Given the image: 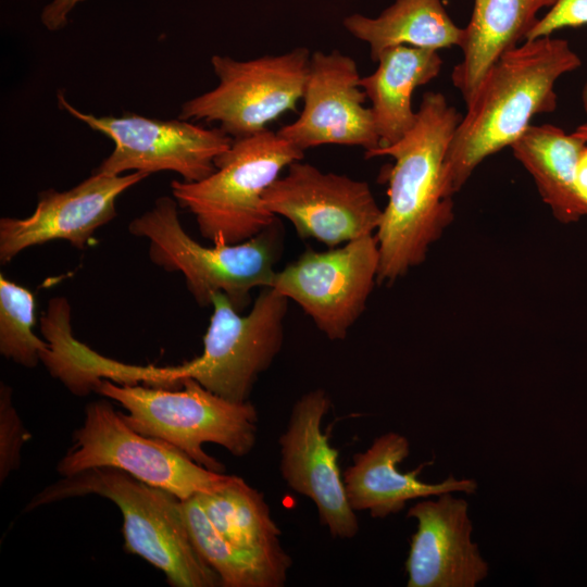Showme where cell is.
Masks as SVG:
<instances>
[{
	"label": "cell",
	"mask_w": 587,
	"mask_h": 587,
	"mask_svg": "<svg viewBox=\"0 0 587 587\" xmlns=\"http://www.w3.org/2000/svg\"><path fill=\"white\" fill-rule=\"evenodd\" d=\"M575 135L587 142V122L578 125L574 130Z\"/></svg>",
	"instance_id": "cell-29"
},
{
	"label": "cell",
	"mask_w": 587,
	"mask_h": 587,
	"mask_svg": "<svg viewBox=\"0 0 587 587\" xmlns=\"http://www.w3.org/2000/svg\"><path fill=\"white\" fill-rule=\"evenodd\" d=\"M587 145L575 133L552 124L530 125L510 147L514 158L533 177L542 201L563 224L587 216V203L579 195L575 172Z\"/></svg>",
	"instance_id": "cell-20"
},
{
	"label": "cell",
	"mask_w": 587,
	"mask_h": 587,
	"mask_svg": "<svg viewBox=\"0 0 587 587\" xmlns=\"http://www.w3.org/2000/svg\"><path fill=\"white\" fill-rule=\"evenodd\" d=\"M462 117L444 93L427 91L413 127L390 146L365 158L390 157L388 201L375 232L379 268L377 283L391 284L422 264L432 246L453 220L446 186L445 162Z\"/></svg>",
	"instance_id": "cell-1"
},
{
	"label": "cell",
	"mask_w": 587,
	"mask_h": 587,
	"mask_svg": "<svg viewBox=\"0 0 587 587\" xmlns=\"http://www.w3.org/2000/svg\"><path fill=\"white\" fill-rule=\"evenodd\" d=\"M379 268L375 234L326 251L307 249L272 288L295 301L330 340H344L365 310Z\"/></svg>",
	"instance_id": "cell-11"
},
{
	"label": "cell",
	"mask_w": 587,
	"mask_h": 587,
	"mask_svg": "<svg viewBox=\"0 0 587 587\" xmlns=\"http://www.w3.org/2000/svg\"><path fill=\"white\" fill-rule=\"evenodd\" d=\"M85 0H52L41 11L40 21L50 32L63 28L73 9Z\"/></svg>",
	"instance_id": "cell-27"
},
{
	"label": "cell",
	"mask_w": 587,
	"mask_h": 587,
	"mask_svg": "<svg viewBox=\"0 0 587 587\" xmlns=\"http://www.w3.org/2000/svg\"><path fill=\"white\" fill-rule=\"evenodd\" d=\"M190 539L223 587H280L291 565L239 550L213 527L196 495L180 500Z\"/></svg>",
	"instance_id": "cell-23"
},
{
	"label": "cell",
	"mask_w": 587,
	"mask_h": 587,
	"mask_svg": "<svg viewBox=\"0 0 587 587\" xmlns=\"http://www.w3.org/2000/svg\"><path fill=\"white\" fill-rule=\"evenodd\" d=\"M288 302L275 289L265 287L249 313L241 315L225 295H214L203 351L191 361L167 367L171 386L192 378L229 401H249L258 377L283 347Z\"/></svg>",
	"instance_id": "cell-7"
},
{
	"label": "cell",
	"mask_w": 587,
	"mask_h": 587,
	"mask_svg": "<svg viewBox=\"0 0 587 587\" xmlns=\"http://www.w3.org/2000/svg\"><path fill=\"white\" fill-rule=\"evenodd\" d=\"M344 26L369 45L374 62L383 51L397 46L438 51L461 48L465 34L441 0H396L376 17L353 13L344 20Z\"/></svg>",
	"instance_id": "cell-21"
},
{
	"label": "cell",
	"mask_w": 587,
	"mask_h": 587,
	"mask_svg": "<svg viewBox=\"0 0 587 587\" xmlns=\"http://www.w3.org/2000/svg\"><path fill=\"white\" fill-rule=\"evenodd\" d=\"M99 466L122 470L180 500L211 491L226 477L173 445L132 428L108 398L86 405L83 424L74 430L57 472L64 477Z\"/></svg>",
	"instance_id": "cell-8"
},
{
	"label": "cell",
	"mask_w": 587,
	"mask_h": 587,
	"mask_svg": "<svg viewBox=\"0 0 587 587\" xmlns=\"http://www.w3.org/2000/svg\"><path fill=\"white\" fill-rule=\"evenodd\" d=\"M30 439L12 400V389L0 385V480L3 482L21 465L24 445Z\"/></svg>",
	"instance_id": "cell-25"
},
{
	"label": "cell",
	"mask_w": 587,
	"mask_h": 587,
	"mask_svg": "<svg viewBox=\"0 0 587 587\" xmlns=\"http://www.w3.org/2000/svg\"><path fill=\"white\" fill-rule=\"evenodd\" d=\"M575 183L579 195L587 203V145L582 150L577 161Z\"/></svg>",
	"instance_id": "cell-28"
},
{
	"label": "cell",
	"mask_w": 587,
	"mask_h": 587,
	"mask_svg": "<svg viewBox=\"0 0 587 587\" xmlns=\"http://www.w3.org/2000/svg\"><path fill=\"white\" fill-rule=\"evenodd\" d=\"M330 408L326 390L316 388L294 404L280 435L279 470L288 487L311 499L322 525L335 538L351 539L359 532L338 465V450L329 435L322 433V421Z\"/></svg>",
	"instance_id": "cell-13"
},
{
	"label": "cell",
	"mask_w": 587,
	"mask_h": 587,
	"mask_svg": "<svg viewBox=\"0 0 587 587\" xmlns=\"http://www.w3.org/2000/svg\"><path fill=\"white\" fill-rule=\"evenodd\" d=\"M148 176L143 172L121 175L92 172L68 190L40 191L30 215L0 220L1 264L29 247L57 239L84 250L95 232L116 216L117 198Z\"/></svg>",
	"instance_id": "cell-15"
},
{
	"label": "cell",
	"mask_w": 587,
	"mask_h": 587,
	"mask_svg": "<svg viewBox=\"0 0 587 587\" xmlns=\"http://www.w3.org/2000/svg\"><path fill=\"white\" fill-rule=\"evenodd\" d=\"M310 57L303 47L248 61L212 55L217 86L184 102L178 118L215 122L233 138L267 129L302 99Z\"/></svg>",
	"instance_id": "cell-9"
},
{
	"label": "cell",
	"mask_w": 587,
	"mask_h": 587,
	"mask_svg": "<svg viewBox=\"0 0 587 587\" xmlns=\"http://www.w3.org/2000/svg\"><path fill=\"white\" fill-rule=\"evenodd\" d=\"M584 25H587V0H557L537 21L525 40L550 36L562 28Z\"/></svg>",
	"instance_id": "cell-26"
},
{
	"label": "cell",
	"mask_w": 587,
	"mask_h": 587,
	"mask_svg": "<svg viewBox=\"0 0 587 587\" xmlns=\"http://www.w3.org/2000/svg\"><path fill=\"white\" fill-rule=\"evenodd\" d=\"M409 453V440L390 432L377 437L365 451L354 454L352 465L342 475L351 508L354 511H369L371 516L383 519L399 513L408 501L416 498L476 491L477 484L471 478L449 476L436 484L421 480L419 474L425 464L402 473L398 465Z\"/></svg>",
	"instance_id": "cell-17"
},
{
	"label": "cell",
	"mask_w": 587,
	"mask_h": 587,
	"mask_svg": "<svg viewBox=\"0 0 587 587\" xmlns=\"http://www.w3.org/2000/svg\"><path fill=\"white\" fill-rule=\"evenodd\" d=\"M265 207L287 218L301 238L329 248L375 234L383 209L366 182L323 172L298 160L265 191Z\"/></svg>",
	"instance_id": "cell-12"
},
{
	"label": "cell",
	"mask_w": 587,
	"mask_h": 587,
	"mask_svg": "<svg viewBox=\"0 0 587 587\" xmlns=\"http://www.w3.org/2000/svg\"><path fill=\"white\" fill-rule=\"evenodd\" d=\"M128 230L148 240L152 263L183 275L187 289L201 307L211 305L213 296L223 294L240 312L250 303L251 291L271 287L277 272L276 223L246 241H216L207 247L184 229L173 196H162L129 223Z\"/></svg>",
	"instance_id": "cell-5"
},
{
	"label": "cell",
	"mask_w": 587,
	"mask_h": 587,
	"mask_svg": "<svg viewBox=\"0 0 587 587\" xmlns=\"http://www.w3.org/2000/svg\"><path fill=\"white\" fill-rule=\"evenodd\" d=\"M196 496L215 530L233 547L291 565L263 494L243 478L226 475L218 487Z\"/></svg>",
	"instance_id": "cell-22"
},
{
	"label": "cell",
	"mask_w": 587,
	"mask_h": 587,
	"mask_svg": "<svg viewBox=\"0 0 587 587\" xmlns=\"http://www.w3.org/2000/svg\"><path fill=\"white\" fill-rule=\"evenodd\" d=\"M90 495L107 498L120 509L125 551L159 569L171 586H222L190 539L180 499L122 470L99 466L64 476L34 496L25 510Z\"/></svg>",
	"instance_id": "cell-3"
},
{
	"label": "cell",
	"mask_w": 587,
	"mask_h": 587,
	"mask_svg": "<svg viewBox=\"0 0 587 587\" xmlns=\"http://www.w3.org/2000/svg\"><path fill=\"white\" fill-rule=\"evenodd\" d=\"M355 61L338 50L310 57L299 117L276 133L301 151L324 145L380 146L373 113L365 107Z\"/></svg>",
	"instance_id": "cell-14"
},
{
	"label": "cell",
	"mask_w": 587,
	"mask_h": 587,
	"mask_svg": "<svg viewBox=\"0 0 587 587\" xmlns=\"http://www.w3.org/2000/svg\"><path fill=\"white\" fill-rule=\"evenodd\" d=\"M417 502L408 517L417 522L405 561L408 587H474L488 564L472 541L469 504L451 492Z\"/></svg>",
	"instance_id": "cell-16"
},
{
	"label": "cell",
	"mask_w": 587,
	"mask_h": 587,
	"mask_svg": "<svg viewBox=\"0 0 587 587\" xmlns=\"http://www.w3.org/2000/svg\"><path fill=\"white\" fill-rule=\"evenodd\" d=\"M182 387L172 390L102 379L95 392L118 402L132 428L173 445L210 471L223 473L225 466L204 451V444L222 446L235 457L251 452L258 412L250 401H229L192 378L183 379Z\"/></svg>",
	"instance_id": "cell-6"
},
{
	"label": "cell",
	"mask_w": 587,
	"mask_h": 587,
	"mask_svg": "<svg viewBox=\"0 0 587 587\" xmlns=\"http://www.w3.org/2000/svg\"><path fill=\"white\" fill-rule=\"evenodd\" d=\"M34 295L1 274L0 353L22 366L35 367L49 345L34 333Z\"/></svg>",
	"instance_id": "cell-24"
},
{
	"label": "cell",
	"mask_w": 587,
	"mask_h": 587,
	"mask_svg": "<svg viewBox=\"0 0 587 587\" xmlns=\"http://www.w3.org/2000/svg\"><path fill=\"white\" fill-rule=\"evenodd\" d=\"M376 70L361 77L380 146L401 139L415 124L412 93L436 78L444 61L434 49L397 46L383 51Z\"/></svg>",
	"instance_id": "cell-18"
},
{
	"label": "cell",
	"mask_w": 587,
	"mask_h": 587,
	"mask_svg": "<svg viewBox=\"0 0 587 587\" xmlns=\"http://www.w3.org/2000/svg\"><path fill=\"white\" fill-rule=\"evenodd\" d=\"M580 99H582L583 109H584L585 113L587 114V80H586L585 85L583 86L582 93H580Z\"/></svg>",
	"instance_id": "cell-30"
},
{
	"label": "cell",
	"mask_w": 587,
	"mask_h": 587,
	"mask_svg": "<svg viewBox=\"0 0 587 587\" xmlns=\"http://www.w3.org/2000/svg\"><path fill=\"white\" fill-rule=\"evenodd\" d=\"M557 0H482L474 4L464 27L463 58L451 80L467 103L492 64L505 51L522 43L535 26L538 12Z\"/></svg>",
	"instance_id": "cell-19"
},
{
	"label": "cell",
	"mask_w": 587,
	"mask_h": 587,
	"mask_svg": "<svg viewBox=\"0 0 587 587\" xmlns=\"http://www.w3.org/2000/svg\"><path fill=\"white\" fill-rule=\"evenodd\" d=\"M582 66L567 40L542 36L505 51L488 70L450 142L445 178L453 197L487 158L511 147L533 117L555 111L557 82Z\"/></svg>",
	"instance_id": "cell-2"
},
{
	"label": "cell",
	"mask_w": 587,
	"mask_h": 587,
	"mask_svg": "<svg viewBox=\"0 0 587 587\" xmlns=\"http://www.w3.org/2000/svg\"><path fill=\"white\" fill-rule=\"evenodd\" d=\"M482 0H474V4L479 3Z\"/></svg>",
	"instance_id": "cell-31"
},
{
	"label": "cell",
	"mask_w": 587,
	"mask_h": 587,
	"mask_svg": "<svg viewBox=\"0 0 587 587\" xmlns=\"http://www.w3.org/2000/svg\"><path fill=\"white\" fill-rule=\"evenodd\" d=\"M304 152L270 129L234 138L215 159V170L193 183L173 180L172 196L195 217L200 235L212 243H239L276 223L265 207L266 189Z\"/></svg>",
	"instance_id": "cell-4"
},
{
	"label": "cell",
	"mask_w": 587,
	"mask_h": 587,
	"mask_svg": "<svg viewBox=\"0 0 587 587\" xmlns=\"http://www.w3.org/2000/svg\"><path fill=\"white\" fill-rule=\"evenodd\" d=\"M60 108L105 135L114 142L112 153L93 171L112 175L124 172H174L182 180L199 182L215 170V159L234 138L220 127L205 128L188 121L151 118L135 113L96 116L74 108L62 91Z\"/></svg>",
	"instance_id": "cell-10"
}]
</instances>
